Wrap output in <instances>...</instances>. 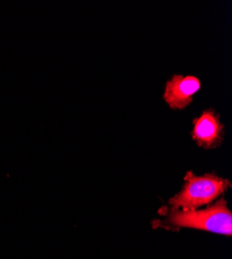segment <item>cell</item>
Wrapping results in <instances>:
<instances>
[{
	"mask_svg": "<svg viewBox=\"0 0 232 259\" xmlns=\"http://www.w3.org/2000/svg\"><path fill=\"white\" fill-rule=\"evenodd\" d=\"M169 223L175 227L197 228L226 235L232 232V214L224 200L203 210L173 209Z\"/></svg>",
	"mask_w": 232,
	"mask_h": 259,
	"instance_id": "1",
	"label": "cell"
},
{
	"mask_svg": "<svg viewBox=\"0 0 232 259\" xmlns=\"http://www.w3.org/2000/svg\"><path fill=\"white\" fill-rule=\"evenodd\" d=\"M229 183L215 176L196 177L189 174L182 190L170 201L174 209L192 210L213 202L227 190Z\"/></svg>",
	"mask_w": 232,
	"mask_h": 259,
	"instance_id": "2",
	"label": "cell"
},
{
	"mask_svg": "<svg viewBox=\"0 0 232 259\" xmlns=\"http://www.w3.org/2000/svg\"><path fill=\"white\" fill-rule=\"evenodd\" d=\"M201 83L193 76H174L165 85L164 100L174 109H182L193 100L200 90Z\"/></svg>",
	"mask_w": 232,
	"mask_h": 259,
	"instance_id": "3",
	"label": "cell"
},
{
	"mask_svg": "<svg viewBox=\"0 0 232 259\" xmlns=\"http://www.w3.org/2000/svg\"><path fill=\"white\" fill-rule=\"evenodd\" d=\"M221 130L222 125L216 113L212 110H207L194 120L192 135L199 145L210 147L218 143Z\"/></svg>",
	"mask_w": 232,
	"mask_h": 259,
	"instance_id": "4",
	"label": "cell"
}]
</instances>
